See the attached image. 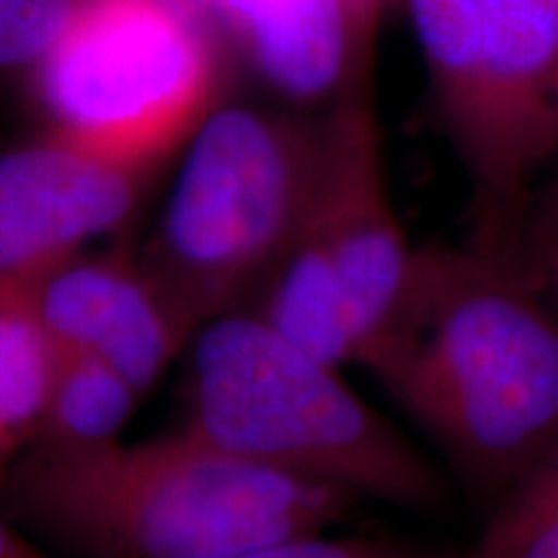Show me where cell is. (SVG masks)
<instances>
[{
    "label": "cell",
    "instance_id": "obj_13",
    "mask_svg": "<svg viewBox=\"0 0 558 558\" xmlns=\"http://www.w3.org/2000/svg\"><path fill=\"white\" fill-rule=\"evenodd\" d=\"M143 390L109 362L62 352L37 442L32 448L81 452L124 437Z\"/></svg>",
    "mask_w": 558,
    "mask_h": 558
},
{
    "label": "cell",
    "instance_id": "obj_6",
    "mask_svg": "<svg viewBox=\"0 0 558 558\" xmlns=\"http://www.w3.org/2000/svg\"><path fill=\"white\" fill-rule=\"evenodd\" d=\"M26 88L39 128L163 169L226 99V47L194 0H75Z\"/></svg>",
    "mask_w": 558,
    "mask_h": 558
},
{
    "label": "cell",
    "instance_id": "obj_17",
    "mask_svg": "<svg viewBox=\"0 0 558 558\" xmlns=\"http://www.w3.org/2000/svg\"><path fill=\"white\" fill-rule=\"evenodd\" d=\"M0 558H60L24 527L0 512Z\"/></svg>",
    "mask_w": 558,
    "mask_h": 558
},
{
    "label": "cell",
    "instance_id": "obj_18",
    "mask_svg": "<svg viewBox=\"0 0 558 558\" xmlns=\"http://www.w3.org/2000/svg\"><path fill=\"white\" fill-rule=\"evenodd\" d=\"M527 248L530 254H533V259L538 262L543 275L548 277V282L554 284V290L558 292V243H550V246H535V243H527Z\"/></svg>",
    "mask_w": 558,
    "mask_h": 558
},
{
    "label": "cell",
    "instance_id": "obj_10",
    "mask_svg": "<svg viewBox=\"0 0 558 558\" xmlns=\"http://www.w3.org/2000/svg\"><path fill=\"white\" fill-rule=\"evenodd\" d=\"M275 104L324 114L373 75V0H194Z\"/></svg>",
    "mask_w": 558,
    "mask_h": 558
},
{
    "label": "cell",
    "instance_id": "obj_8",
    "mask_svg": "<svg viewBox=\"0 0 558 558\" xmlns=\"http://www.w3.org/2000/svg\"><path fill=\"white\" fill-rule=\"evenodd\" d=\"M158 171L47 128L3 145L0 279L45 275L81 251L120 239Z\"/></svg>",
    "mask_w": 558,
    "mask_h": 558
},
{
    "label": "cell",
    "instance_id": "obj_11",
    "mask_svg": "<svg viewBox=\"0 0 558 558\" xmlns=\"http://www.w3.org/2000/svg\"><path fill=\"white\" fill-rule=\"evenodd\" d=\"M246 311L313 357L337 367L357 365L360 333L347 292L305 226Z\"/></svg>",
    "mask_w": 558,
    "mask_h": 558
},
{
    "label": "cell",
    "instance_id": "obj_3",
    "mask_svg": "<svg viewBox=\"0 0 558 558\" xmlns=\"http://www.w3.org/2000/svg\"><path fill=\"white\" fill-rule=\"evenodd\" d=\"M184 424L215 448L282 476L411 512L445 501L437 465L349 386L251 311L202 326L190 344Z\"/></svg>",
    "mask_w": 558,
    "mask_h": 558
},
{
    "label": "cell",
    "instance_id": "obj_19",
    "mask_svg": "<svg viewBox=\"0 0 558 558\" xmlns=\"http://www.w3.org/2000/svg\"><path fill=\"white\" fill-rule=\"evenodd\" d=\"M373 3H380L383 5V0H373Z\"/></svg>",
    "mask_w": 558,
    "mask_h": 558
},
{
    "label": "cell",
    "instance_id": "obj_16",
    "mask_svg": "<svg viewBox=\"0 0 558 558\" xmlns=\"http://www.w3.org/2000/svg\"><path fill=\"white\" fill-rule=\"evenodd\" d=\"M230 558H427L401 541L373 535H329L303 533L248 548Z\"/></svg>",
    "mask_w": 558,
    "mask_h": 558
},
{
    "label": "cell",
    "instance_id": "obj_1",
    "mask_svg": "<svg viewBox=\"0 0 558 558\" xmlns=\"http://www.w3.org/2000/svg\"><path fill=\"white\" fill-rule=\"evenodd\" d=\"M360 367L492 501L558 442V292L525 239L416 246Z\"/></svg>",
    "mask_w": 558,
    "mask_h": 558
},
{
    "label": "cell",
    "instance_id": "obj_15",
    "mask_svg": "<svg viewBox=\"0 0 558 558\" xmlns=\"http://www.w3.org/2000/svg\"><path fill=\"white\" fill-rule=\"evenodd\" d=\"M75 0H0V86L32 78L65 29Z\"/></svg>",
    "mask_w": 558,
    "mask_h": 558
},
{
    "label": "cell",
    "instance_id": "obj_7",
    "mask_svg": "<svg viewBox=\"0 0 558 558\" xmlns=\"http://www.w3.org/2000/svg\"><path fill=\"white\" fill-rule=\"evenodd\" d=\"M320 122L324 148L305 233L347 292L362 360L401 295L416 246L409 243L390 197L375 75L347 90Z\"/></svg>",
    "mask_w": 558,
    "mask_h": 558
},
{
    "label": "cell",
    "instance_id": "obj_12",
    "mask_svg": "<svg viewBox=\"0 0 558 558\" xmlns=\"http://www.w3.org/2000/svg\"><path fill=\"white\" fill-rule=\"evenodd\" d=\"M37 277L0 279V481L37 442L60 360L37 308Z\"/></svg>",
    "mask_w": 558,
    "mask_h": 558
},
{
    "label": "cell",
    "instance_id": "obj_14",
    "mask_svg": "<svg viewBox=\"0 0 558 558\" xmlns=\"http://www.w3.org/2000/svg\"><path fill=\"white\" fill-rule=\"evenodd\" d=\"M452 558H558V442L492 501L484 527Z\"/></svg>",
    "mask_w": 558,
    "mask_h": 558
},
{
    "label": "cell",
    "instance_id": "obj_5",
    "mask_svg": "<svg viewBox=\"0 0 558 558\" xmlns=\"http://www.w3.org/2000/svg\"><path fill=\"white\" fill-rule=\"evenodd\" d=\"M437 128L484 239H525L535 173L558 156V0H403Z\"/></svg>",
    "mask_w": 558,
    "mask_h": 558
},
{
    "label": "cell",
    "instance_id": "obj_2",
    "mask_svg": "<svg viewBox=\"0 0 558 558\" xmlns=\"http://www.w3.org/2000/svg\"><path fill=\"white\" fill-rule=\"evenodd\" d=\"M357 501L186 427L81 452L32 448L0 481V512L60 558H230L331 530Z\"/></svg>",
    "mask_w": 558,
    "mask_h": 558
},
{
    "label": "cell",
    "instance_id": "obj_4",
    "mask_svg": "<svg viewBox=\"0 0 558 558\" xmlns=\"http://www.w3.org/2000/svg\"><path fill=\"white\" fill-rule=\"evenodd\" d=\"M320 148V114L228 96L186 140L140 254L194 337L248 308L295 243L316 197Z\"/></svg>",
    "mask_w": 558,
    "mask_h": 558
},
{
    "label": "cell",
    "instance_id": "obj_9",
    "mask_svg": "<svg viewBox=\"0 0 558 558\" xmlns=\"http://www.w3.org/2000/svg\"><path fill=\"white\" fill-rule=\"evenodd\" d=\"M34 295L60 354L109 362L143 393L194 339L128 235L54 264L37 277Z\"/></svg>",
    "mask_w": 558,
    "mask_h": 558
}]
</instances>
